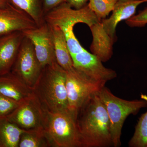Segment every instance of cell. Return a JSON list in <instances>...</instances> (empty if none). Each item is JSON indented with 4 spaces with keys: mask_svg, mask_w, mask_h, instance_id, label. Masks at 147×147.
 Returning <instances> with one entry per match:
<instances>
[{
    "mask_svg": "<svg viewBox=\"0 0 147 147\" xmlns=\"http://www.w3.org/2000/svg\"><path fill=\"white\" fill-rule=\"evenodd\" d=\"M44 15L52 9L65 3V0H41Z\"/></svg>",
    "mask_w": 147,
    "mask_h": 147,
    "instance_id": "23",
    "label": "cell"
},
{
    "mask_svg": "<svg viewBox=\"0 0 147 147\" xmlns=\"http://www.w3.org/2000/svg\"><path fill=\"white\" fill-rule=\"evenodd\" d=\"M24 37L21 31L0 36V76L11 71Z\"/></svg>",
    "mask_w": 147,
    "mask_h": 147,
    "instance_id": "12",
    "label": "cell"
},
{
    "mask_svg": "<svg viewBox=\"0 0 147 147\" xmlns=\"http://www.w3.org/2000/svg\"><path fill=\"white\" fill-rule=\"evenodd\" d=\"M66 82V71L55 62L42 69L33 88L34 93L49 111H66L69 110Z\"/></svg>",
    "mask_w": 147,
    "mask_h": 147,
    "instance_id": "2",
    "label": "cell"
},
{
    "mask_svg": "<svg viewBox=\"0 0 147 147\" xmlns=\"http://www.w3.org/2000/svg\"><path fill=\"white\" fill-rule=\"evenodd\" d=\"M72 26L64 29L73 67L92 79L107 82L116 78L115 70L107 68L97 57L88 52L76 38Z\"/></svg>",
    "mask_w": 147,
    "mask_h": 147,
    "instance_id": "5",
    "label": "cell"
},
{
    "mask_svg": "<svg viewBox=\"0 0 147 147\" xmlns=\"http://www.w3.org/2000/svg\"><path fill=\"white\" fill-rule=\"evenodd\" d=\"M24 131L7 117L0 118V147H18L20 137Z\"/></svg>",
    "mask_w": 147,
    "mask_h": 147,
    "instance_id": "16",
    "label": "cell"
},
{
    "mask_svg": "<svg viewBox=\"0 0 147 147\" xmlns=\"http://www.w3.org/2000/svg\"><path fill=\"white\" fill-rule=\"evenodd\" d=\"M128 146L130 147H147V111L139 117Z\"/></svg>",
    "mask_w": 147,
    "mask_h": 147,
    "instance_id": "19",
    "label": "cell"
},
{
    "mask_svg": "<svg viewBox=\"0 0 147 147\" xmlns=\"http://www.w3.org/2000/svg\"><path fill=\"white\" fill-rule=\"evenodd\" d=\"M88 0H65V3L74 9H79L86 6Z\"/></svg>",
    "mask_w": 147,
    "mask_h": 147,
    "instance_id": "24",
    "label": "cell"
},
{
    "mask_svg": "<svg viewBox=\"0 0 147 147\" xmlns=\"http://www.w3.org/2000/svg\"><path fill=\"white\" fill-rule=\"evenodd\" d=\"M42 69L32 43L24 36L11 72L33 89Z\"/></svg>",
    "mask_w": 147,
    "mask_h": 147,
    "instance_id": "7",
    "label": "cell"
},
{
    "mask_svg": "<svg viewBox=\"0 0 147 147\" xmlns=\"http://www.w3.org/2000/svg\"><path fill=\"white\" fill-rule=\"evenodd\" d=\"M49 26L53 35L56 61L61 67L67 71L73 67V65L65 34L60 27Z\"/></svg>",
    "mask_w": 147,
    "mask_h": 147,
    "instance_id": "15",
    "label": "cell"
},
{
    "mask_svg": "<svg viewBox=\"0 0 147 147\" xmlns=\"http://www.w3.org/2000/svg\"><path fill=\"white\" fill-rule=\"evenodd\" d=\"M92 36L90 50L102 62L108 61L113 55V40L105 31L100 21L90 27Z\"/></svg>",
    "mask_w": 147,
    "mask_h": 147,
    "instance_id": "14",
    "label": "cell"
},
{
    "mask_svg": "<svg viewBox=\"0 0 147 147\" xmlns=\"http://www.w3.org/2000/svg\"><path fill=\"white\" fill-rule=\"evenodd\" d=\"M20 104L0 94V118L7 117Z\"/></svg>",
    "mask_w": 147,
    "mask_h": 147,
    "instance_id": "21",
    "label": "cell"
},
{
    "mask_svg": "<svg viewBox=\"0 0 147 147\" xmlns=\"http://www.w3.org/2000/svg\"><path fill=\"white\" fill-rule=\"evenodd\" d=\"M9 2V0H0V7L5 5Z\"/></svg>",
    "mask_w": 147,
    "mask_h": 147,
    "instance_id": "25",
    "label": "cell"
},
{
    "mask_svg": "<svg viewBox=\"0 0 147 147\" xmlns=\"http://www.w3.org/2000/svg\"><path fill=\"white\" fill-rule=\"evenodd\" d=\"M45 111L44 132L50 147H82L76 115L69 110Z\"/></svg>",
    "mask_w": 147,
    "mask_h": 147,
    "instance_id": "3",
    "label": "cell"
},
{
    "mask_svg": "<svg viewBox=\"0 0 147 147\" xmlns=\"http://www.w3.org/2000/svg\"><path fill=\"white\" fill-rule=\"evenodd\" d=\"M50 147L44 130H25L19 140L18 147Z\"/></svg>",
    "mask_w": 147,
    "mask_h": 147,
    "instance_id": "18",
    "label": "cell"
},
{
    "mask_svg": "<svg viewBox=\"0 0 147 147\" xmlns=\"http://www.w3.org/2000/svg\"><path fill=\"white\" fill-rule=\"evenodd\" d=\"M37 27L34 21L10 2L0 7V36Z\"/></svg>",
    "mask_w": 147,
    "mask_h": 147,
    "instance_id": "10",
    "label": "cell"
},
{
    "mask_svg": "<svg viewBox=\"0 0 147 147\" xmlns=\"http://www.w3.org/2000/svg\"><path fill=\"white\" fill-rule=\"evenodd\" d=\"M9 1L15 7L28 14L37 26L45 23L41 0H9Z\"/></svg>",
    "mask_w": 147,
    "mask_h": 147,
    "instance_id": "17",
    "label": "cell"
},
{
    "mask_svg": "<svg viewBox=\"0 0 147 147\" xmlns=\"http://www.w3.org/2000/svg\"><path fill=\"white\" fill-rule=\"evenodd\" d=\"M126 24L131 28H142L147 24V7L125 21Z\"/></svg>",
    "mask_w": 147,
    "mask_h": 147,
    "instance_id": "22",
    "label": "cell"
},
{
    "mask_svg": "<svg viewBox=\"0 0 147 147\" xmlns=\"http://www.w3.org/2000/svg\"><path fill=\"white\" fill-rule=\"evenodd\" d=\"M66 71L68 109L77 115L86 100L93 95L98 93L106 82L92 79L74 67Z\"/></svg>",
    "mask_w": 147,
    "mask_h": 147,
    "instance_id": "6",
    "label": "cell"
},
{
    "mask_svg": "<svg viewBox=\"0 0 147 147\" xmlns=\"http://www.w3.org/2000/svg\"><path fill=\"white\" fill-rule=\"evenodd\" d=\"M45 117V108L34 93L7 118L20 128L29 131L44 130Z\"/></svg>",
    "mask_w": 147,
    "mask_h": 147,
    "instance_id": "8",
    "label": "cell"
},
{
    "mask_svg": "<svg viewBox=\"0 0 147 147\" xmlns=\"http://www.w3.org/2000/svg\"><path fill=\"white\" fill-rule=\"evenodd\" d=\"M98 95L105 105L110 119L113 147L121 146L122 129L125 121L129 115H135L141 109L146 108L147 100L122 99L113 94L105 86Z\"/></svg>",
    "mask_w": 147,
    "mask_h": 147,
    "instance_id": "4",
    "label": "cell"
},
{
    "mask_svg": "<svg viewBox=\"0 0 147 147\" xmlns=\"http://www.w3.org/2000/svg\"><path fill=\"white\" fill-rule=\"evenodd\" d=\"M0 94L19 103L34 94L33 90L11 73L0 76Z\"/></svg>",
    "mask_w": 147,
    "mask_h": 147,
    "instance_id": "13",
    "label": "cell"
},
{
    "mask_svg": "<svg viewBox=\"0 0 147 147\" xmlns=\"http://www.w3.org/2000/svg\"><path fill=\"white\" fill-rule=\"evenodd\" d=\"M118 0H88V5L99 21L106 18L113 11Z\"/></svg>",
    "mask_w": 147,
    "mask_h": 147,
    "instance_id": "20",
    "label": "cell"
},
{
    "mask_svg": "<svg viewBox=\"0 0 147 147\" xmlns=\"http://www.w3.org/2000/svg\"><path fill=\"white\" fill-rule=\"evenodd\" d=\"M76 120L82 147H113L110 119L98 94L79 109Z\"/></svg>",
    "mask_w": 147,
    "mask_h": 147,
    "instance_id": "1",
    "label": "cell"
},
{
    "mask_svg": "<svg viewBox=\"0 0 147 147\" xmlns=\"http://www.w3.org/2000/svg\"><path fill=\"white\" fill-rule=\"evenodd\" d=\"M32 43L37 58L42 68L56 61L53 35L50 26L45 22L41 26L22 32Z\"/></svg>",
    "mask_w": 147,
    "mask_h": 147,
    "instance_id": "9",
    "label": "cell"
},
{
    "mask_svg": "<svg viewBox=\"0 0 147 147\" xmlns=\"http://www.w3.org/2000/svg\"><path fill=\"white\" fill-rule=\"evenodd\" d=\"M146 2L147 0H118L111 16L101 20L102 26L114 43L117 39L116 31L118 24L135 15L137 7Z\"/></svg>",
    "mask_w": 147,
    "mask_h": 147,
    "instance_id": "11",
    "label": "cell"
}]
</instances>
